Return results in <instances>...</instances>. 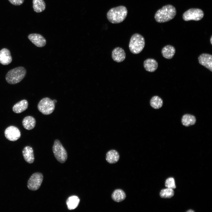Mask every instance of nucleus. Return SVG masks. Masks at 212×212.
<instances>
[{"label":"nucleus","instance_id":"27","mask_svg":"<svg viewBox=\"0 0 212 212\" xmlns=\"http://www.w3.org/2000/svg\"><path fill=\"white\" fill-rule=\"evenodd\" d=\"M12 4L15 6H19L24 3V0H8Z\"/></svg>","mask_w":212,"mask_h":212},{"label":"nucleus","instance_id":"21","mask_svg":"<svg viewBox=\"0 0 212 212\" xmlns=\"http://www.w3.org/2000/svg\"><path fill=\"white\" fill-rule=\"evenodd\" d=\"M111 197L114 201L117 202H120L125 199L126 194L122 190L117 189L113 192Z\"/></svg>","mask_w":212,"mask_h":212},{"label":"nucleus","instance_id":"8","mask_svg":"<svg viewBox=\"0 0 212 212\" xmlns=\"http://www.w3.org/2000/svg\"><path fill=\"white\" fill-rule=\"evenodd\" d=\"M43 179V176L41 173L39 172L34 173L28 180L27 184L28 188L32 191L37 190L40 187Z\"/></svg>","mask_w":212,"mask_h":212},{"label":"nucleus","instance_id":"17","mask_svg":"<svg viewBox=\"0 0 212 212\" xmlns=\"http://www.w3.org/2000/svg\"><path fill=\"white\" fill-rule=\"evenodd\" d=\"M175 52V48L173 46L168 45L164 47L161 50V53L165 58L170 59L172 58Z\"/></svg>","mask_w":212,"mask_h":212},{"label":"nucleus","instance_id":"9","mask_svg":"<svg viewBox=\"0 0 212 212\" xmlns=\"http://www.w3.org/2000/svg\"><path fill=\"white\" fill-rule=\"evenodd\" d=\"M4 135L6 138L9 140L14 141L19 139L21 136V132L16 127L10 126L5 130Z\"/></svg>","mask_w":212,"mask_h":212},{"label":"nucleus","instance_id":"28","mask_svg":"<svg viewBox=\"0 0 212 212\" xmlns=\"http://www.w3.org/2000/svg\"><path fill=\"white\" fill-rule=\"evenodd\" d=\"M210 39V41L211 43V44H212V36H211Z\"/></svg>","mask_w":212,"mask_h":212},{"label":"nucleus","instance_id":"19","mask_svg":"<svg viewBox=\"0 0 212 212\" xmlns=\"http://www.w3.org/2000/svg\"><path fill=\"white\" fill-rule=\"evenodd\" d=\"M36 121L35 118L30 116L25 117L22 121L24 127L28 130L33 129L35 126Z\"/></svg>","mask_w":212,"mask_h":212},{"label":"nucleus","instance_id":"1","mask_svg":"<svg viewBox=\"0 0 212 212\" xmlns=\"http://www.w3.org/2000/svg\"><path fill=\"white\" fill-rule=\"evenodd\" d=\"M176 14L175 7L171 5L168 4L158 10L155 14L154 18L157 22L163 23L173 19Z\"/></svg>","mask_w":212,"mask_h":212},{"label":"nucleus","instance_id":"12","mask_svg":"<svg viewBox=\"0 0 212 212\" xmlns=\"http://www.w3.org/2000/svg\"><path fill=\"white\" fill-rule=\"evenodd\" d=\"M112 57L113 60L117 62L123 61L126 57V54L124 50L120 47L114 48L112 53Z\"/></svg>","mask_w":212,"mask_h":212},{"label":"nucleus","instance_id":"10","mask_svg":"<svg viewBox=\"0 0 212 212\" xmlns=\"http://www.w3.org/2000/svg\"><path fill=\"white\" fill-rule=\"evenodd\" d=\"M198 60L199 63L212 72V55L207 53L200 55Z\"/></svg>","mask_w":212,"mask_h":212},{"label":"nucleus","instance_id":"16","mask_svg":"<svg viewBox=\"0 0 212 212\" xmlns=\"http://www.w3.org/2000/svg\"><path fill=\"white\" fill-rule=\"evenodd\" d=\"M119 158V154L118 152L115 150H110L106 153V160L109 163H116L118 161Z\"/></svg>","mask_w":212,"mask_h":212},{"label":"nucleus","instance_id":"7","mask_svg":"<svg viewBox=\"0 0 212 212\" xmlns=\"http://www.w3.org/2000/svg\"><path fill=\"white\" fill-rule=\"evenodd\" d=\"M204 15V12L201 9L191 8L188 9L183 14V18L186 21L191 20L198 21L201 20Z\"/></svg>","mask_w":212,"mask_h":212},{"label":"nucleus","instance_id":"25","mask_svg":"<svg viewBox=\"0 0 212 212\" xmlns=\"http://www.w3.org/2000/svg\"><path fill=\"white\" fill-rule=\"evenodd\" d=\"M174 192L173 189L167 188L162 190L160 193V196L164 198H170L173 197Z\"/></svg>","mask_w":212,"mask_h":212},{"label":"nucleus","instance_id":"22","mask_svg":"<svg viewBox=\"0 0 212 212\" xmlns=\"http://www.w3.org/2000/svg\"><path fill=\"white\" fill-rule=\"evenodd\" d=\"M80 202L79 198L75 196H73L69 197L66 203L68 209L69 210H73L78 206Z\"/></svg>","mask_w":212,"mask_h":212},{"label":"nucleus","instance_id":"29","mask_svg":"<svg viewBox=\"0 0 212 212\" xmlns=\"http://www.w3.org/2000/svg\"><path fill=\"white\" fill-rule=\"evenodd\" d=\"M194 211L192 210H189L187 211V212H194Z\"/></svg>","mask_w":212,"mask_h":212},{"label":"nucleus","instance_id":"6","mask_svg":"<svg viewBox=\"0 0 212 212\" xmlns=\"http://www.w3.org/2000/svg\"><path fill=\"white\" fill-rule=\"evenodd\" d=\"M37 108L38 110L44 115L51 114L55 108V103L53 100L48 97H45L39 102Z\"/></svg>","mask_w":212,"mask_h":212},{"label":"nucleus","instance_id":"15","mask_svg":"<svg viewBox=\"0 0 212 212\" xmlns=\"http://www.w3.org/2000/svg\"><path fill=\"white\" fill-rule=\"evenodd\" d=\"M158 63L155 59L148 58L145 60L143 62V66L145 70L150 72H155L158 67Z\"/></svg>","mask_w":212,"mask_h":212},{"label":"nucleus","instance_id":"14","mask_svg":"<svg viewBox=\"0 0 212 212\" xmlns=\"http://www.w3.org/2000/svg\"><path fill=\"white\" fill-rule=\"evenodd\" d=\"M22 154L26 162L30 164L33 163L34 157L32 148L29 146H26L23 149Z\"/></svg>","mask_w":212,"mask_h":212},{"label":"nucleus","instance_id":"26","mask_svg":"<svg viewBox=\"0 0 212 212\" xmlns=\"http://www.w3.org/2000/svg\"><path fill=\"white\" fill-rule=\"evenodd\" d=\"M165 185L167 188L173 189L176 188L174 179L172 177L168 178L166 180Z\"/></svg>","mask_w":212,"mask_h":212},{"label":"nucleus","instance_id":"2","mask_svg":"<svg viewBox=\"0 0 212 212\" xmlns=\"http://www.w3.org/2000/svg\"><path fill=\"white\" fill-rule=\"evenodd\" d=\"M127 10L123 6H120L110 9L107 14L108 20L113 24H118L122 22L126 18Z\"/></svg>","mask_w":212,"mask_h":212},{"label":"nucleus","instance_id":"5","mask_svg":"<svg viewBox=\"0 0 212 212\" xmlns=\"http://www.w3.org/2000/svg\"><path fill=\"white\" fill-rule=\"evenodd\" d=\"M52 151L54 157L58 162L63 163L66 161L67 158V152L59 140H54Z\"/></svg>","mask_w":212,"mask_h":212},{"label":"nucleus","instance_id":"13","mask_svg":"<svg viewBox=\"0 0 212 212\" xmlns=\"http://www.w3.org/2000/svg\"><path fill=\"white\" fill-rule=\"evenodd\" d=\"M12 61V57L9 50L5 48L0 51V63L3 65H7Z\"/></svg>","mask_w":212,"mask_h":212},{"label":"nucleus","instance_id":"20","mask_svg":"<svg viewBox=\"0 0 212 212\" xmlns=\"http://www.w3.org/2000/svg\"><path fill=\"white\" fill-rule=\"evenodd\" d=\"M196 122L195 117L190 114H185L183 115L181 119V122L183 125L186 127H188L194 125Z\"/></svg>","mask_w":212,"mask_h":212},{"label":"nucleus","instance_id":"11","mask_svg":"<svg viewBox=\"0 0 212 212\" xmlns=\"http://www.w3.org/2000/svg\"><path fill=\"white\" fill-rule=\"evenodd\" d=\"M28 39L34 45L38 47H42L46 44V41L44 37L40 34L34 33L29 34Z\"/></svg>","mask_w":212,"mask_h":212},{"label":"nucleus","instance_id":"4","mask_svg":"<svg viewBox=\"0 0 212 212\" xmlns=\"http://www.w3.org/2000/svg\"><path fill=\"white\" fill-rule=\"evenodd\" d=\"M145 41L144 37L138 33H135L131 36L129 45L131 52L134 54L140 53L145 46Z\"/></svg>","mask_w":212,"mask_h":212},{"label":"nucleus","instance_id":"18","mask_svg":"<svg viewBox=\"0 0 212 212\" xmlns=\"http://www.w3.org/2000/svg\"><path fill=\"white\" fill-rule=\"evenodd\" d=\"M28 105V101L23 100L15 104L12 107V110L15 113H20L25 111L27 108Z\"/></svg>","mask_w":212,"mask_h":212},{"label":"nucleus","instance_id":"23","mask_svg":"<svg viewBox=\"0 0 212 212\" xmlns=\"http://www.w3.org/2000/svg\"><path fill=\"white\" fill-rule=\"evenodd\" d=\"M33 7L35 12L40 13L44 11L46 4L43 0H33Z\"/></svg>","mask_w":212,"mask_h":212},{"label":"nucleus","instance_id":"24","mask_svg":"<svg viewBox=\"0 0 212 212\" xmlns=\"http://www.w3.org/2000/svg\"><path fill=\"white\" fill-rule=\"evenodd\" d=\"M151 106L153 108L156 109H159L163 106V101L162 99L158 96L153 97L150 101Z\"/></svg>","mask_w":212,"mask_h":212},{"label":"nucleus","instance_id":"3","mask_svg":"<svg viewBox=\"0 0 212 212\" xmlns=\"http://www.w3.org/2000/svg\"><path fill=\"white\" fill-rule=\"evenodd\" d=\"M26 73V70L23 67H16L8 72L6 76V80L10 84H16L24 78Z\"/></svg>","mask_w":212,"mask_h":212}]
</instances>
